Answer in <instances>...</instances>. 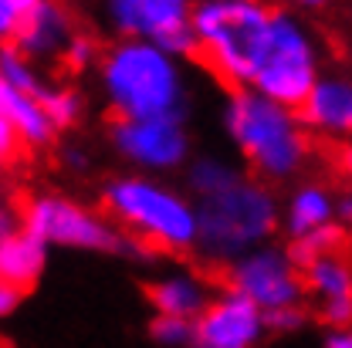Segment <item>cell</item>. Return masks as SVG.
<instances>
[{
	"label": "cell",
	"mask_w": 352,
	"mask_h": 348,
	"mask_svg": "<svg viewBox=\"0 0 352 348\" xmlns=\"http://www.w3.org/2000/svg\"><path fill=\"white\" fill-rule=\"evenodd\" d=\"M7 3H14V7L21 10V14H28V10H31V7H34L38 0H7Z\"/></svg>",
	"instance_id": "obj_35"
},
{
	"label": "cell",
	"mask_w": 352,
	"mask_h": 348,
	"mask_svg": "<svg viewBox=\"0 0 352 348\" xmlns=\"http://www.w3.org/2000/svg\"><path fill=\"white\" fill-rule=\"evenodd\" d=\"M322 75L325 71H322V41H318V34L295 10L274 7L251 88L267 95L271 102L298 108Z\"/></svg>",
	"instance_id": "obj_6"
},
{
	"label": "cell",
	"mask_w": 352,
	"mask_h": 348,
	"mask_svg": "<svg viewBox=\"0 0 352 348\" xmlns=\"http://www.w3.org/2000/svg\"><path fill=\"white\" fill-rule=\"evenodd\" d=\"M105 27L116 41H146L170 54H197L193 7L197 0H98Z\"/></svg>",
	"instance_id": "obj_8"
},
{
	"label": "cell",
	"mask_w": 352,
	"mask_h": 348,
	"mask_svg": "<svg viewBox=\"0 0 352 348\" xmlns=\"http://www.w3.org/2000/svg\"><path fill=\"white\" fill-rule=\"evenodd\" d=\"M274 7L267 0H197L193 47L230 88H251Z\"/></svg>",
	"instance_id": "obj_5"
},
{
	"label": "cell",
	"mask_w": 352,
	"mask_h": 348,
	"mask_svg": "<svg viewBox=\"0 0 352 348\" xmlns=\"http://www.w3.org/2000/svg\"><path fill=\"white\" fill-rule=\"evenodd\" d=\"M339 223H342V227L352 233V186L342 193V196H339Z\"/></svg>",
	"instance_id": "obj_32"
},
{
	"label": "cell",
	"mask_w": 352,
	"mask_h": 348,
	"mask_svg": "<svg viewBox=\"0 0 352 348\" xmlns=\"http://www.w3.org/2000/svg\"><path fill=\"white\" fill-rule=\"evenodd\" d=\"M149 338L163 348H190L193 345V321L156 314V318L149 321Z\"/></svg>",
	"instance_id": "obj_23"
},
{
	"label": "cell",
	"mask_w": 352,
	"mask_h": 348,
	"mask_svg": "<svg viewBox=\"0 0 352 348\" xmlns=\"http://www.w3.org/2000/svg\"><path fill=\"white\" fill-rule=\"evenodd\" d=\"M61 156H65V166H72V170H85L88 166V159H85L82 149H65Z\"/></svg>",
	"instance_id": "obj_34"
},
{
	"label": "cell",
	"mask_w": 352,
	"mask_h": 348,
	"mask_svg": "<svg viewBox=\"0 0 352 348\" xmlns=\"http://www.w3.org/2000/svg\"><path fill=\"white\" fill-rule=\"evenodd\" d=\"M248 176V170L230 159V156H220V152H200L186 163L183 179H186V189L193 200H204V196H214L220 189H230L234 183H241Z\"/></svg>",
	"instance_id": "obj_19"
},
{
	"label": "cell",
	"mask_w": 352,
	"mask_h": 348,
	"mask_svg": "<svg viewBox=\"0 0 352 348\" xmlns=\"http://www.w3.org/2000/svg\"><path fill=\"white\" fill-rule=\"evenodd\" d=\"M24 230L34 233L44 247L61 251H88V254H146L139 240L126 237V230L102 210H91L88 203L65 196V193H34L24 210Z\"/></svg>",
	"instance_id": "obj_7"
},
{
	"label": "cell",
	"mask_w": 352,
	"mask_h": 348,
	"mask_svg": "<svg viewBox=\"0 0 352 348\" xmlns=\"http://www.w3.org/2000/svg\"><path fill=\"white\" fill-rule=\"evenodd\" d=\"M109 142L132 173L166 176L186 170L193 139L183 119H112Z\"/></svg>",
	"instance_id": "obj_10"
},
{
	"label": "cell",
	"mask_w": 352,
	"mask_h": 348,
	"mask_svg": "<svg viewBox=\"0 0 352 348\" xmlns=\"http://www.w3.org/2000/svg\"><path fill=\"white\" fill-rule=\"evenodd\" d=\"M264 335H267V321L261 308H254L234 291H223L193 321L190 348H258Z\"/></svg>",
	"instance_id": "obj_11"
},
{
	"label": "cell",
	"mask_w": 352,
	"mask_h": 348,
	"mask_svg": "<svg viewBox=\"0 0 352 348\" xmlns=\"http://www.w3.org/2000/svg\"><path fill=\"white\" fill-rule=\"evenodd\" d=\"M149 305L163 318H183V321H197L210 301H214V288L204 274L190 270V267H170L160 277L149 281L146 291Z\"/></svg>",
	"instance_id": "obj_15"
},
{
	"label": "cell",
	"mask_w": 352,
	"mask_h": 348,
	"mask_svg": "<svg viewBox=\"0 0 352 348\" xmlns=\"http://www.w3.org/2000/svg\"><path fill=\"white\" fill-rule=\"evenodd\" d=\"M339 227V196L325 183H302L281 203V230L288 240Z\"/></svg>",
	"instance_id": "obj_16"
},
{
	"label": "cell",
	"mask_w": 352,
	"mask_h": 348,
	"mask_svg": "<svg viewBox=\"0 0 352 348\" xmlns=\"http://www.w3.org/2000/svg\"><path fill=\"white\" fill-rule=\"evenodd\" d=\"M197 203V254L204 261L227 267L237 257L271 244L281 230V200L258 176H244L230 189Z\"/></svg>",
	"instance_id": "obj_4"
},
{
	"label": "cell",
	"mask_w": 352,
	"mask_h": 348,
	"mask_svg": "<svg viewBox=\"0 0 352 348\" xmlns=\"http://www.w3.org/2000/svg\"><path fill=\"white\" fill-rule=\"evenodd\" d=\"M75 34H78L75 31V17H72V10L61 0H38L21 17L17 34H14L10 44L24 58L41 65V61H61Z\"/></svg>",
	"instance_id": "obj_12"
},
{
	"label": "cell",
	"mask_w": 352,
	"mask_h": 348,
	"mask_svg": "<svg viewBox=\"0 0 352 348\" xmlns=\"http://www.w3.org/2000/svg\"><path fill=\"white\" fill-rule=\"evenodd\" d=\"M38 102H41L44 115L51 119L54 129H72V126H78V119H82V112H85L82 95L72 85H54V82H51Z\"/></svg>",
	"instance_id": "obj_22"
},
{
	"label": "cell",
	"mask_w": 352,
	"mask_h": 348,
	"mask_svg": "<svg viewBox=\"0 0 352 348\" xmlns=\"http://www.w3.org/2000/svg\"><path fill=\"white\" fill-rule=\"evenodd\" d=\"M342 244H346V227H329V230H318V233H308L298 240H288V254L292 261L305 270L308 264L322 261L329 254H342Z\"/></svg>",
	"instance_id": "obj_21"
},
{
	"label": "cell",
	"mask_w": 352,
	"mask_h": 348,
	"mask_svg": "<svg viewBox=\"0 0 352 348\" xmlns=\"http://www.w3.org/2000/svg\"><path fill=\"white\" fill-rule=\"evenodd\" d=\"M98 58H102L98 41L91 34H85V31H78L72 38V44H68V51H65L61 61H65L68 71H88V68H98Z\"/></svg>",
	"instance_id": "obj_24"
},
{
	"label": "cell",
	"mask_w": 352,
	"mask_h": 348,
	"mask_svg": "<svg viewBox=\"0 0 352 348\" xmlns=\"http://www.w3.org/2000/svg\"><path fill=\"white\" fill-rule=\"evenodd\" d=\"M223 281H227V291L248 298L264 314L302 308L308 298L302 267L292 261L288 247H278V244H264L258 251L237 257L234 264H227Z\"/></svg>",
	"instance_id": "obj_9"
},
{
	"label": "cell",
	"mask_w": 352,
	"mask_h": 348,
	"mask_svg": "<svg viewBox=\"0 0 352 348\" xmlns=\"http://www.w3.org/2000/svg\"><path fill=\"white\" fill-rule=\"evenodd\" d=\"M0 75L14 88H21V91H28L34 98H41L44 91H47V85H51L41 75V68L31 58H24L14 44H0Z\"/></svg>",
	"instance_id": "obj_20"
},
{
	"label": "cell",
	"mask_w": 352,
	"mask_h": 348,
	"mask_svg": "<svg viewBox=\"0 0 352 348\" xmlns=\"http://www.w3.org/2000/svg\"><path fill=\"white\" fill-rule=\"evenodd\" d=\"M322 348H352V328H329Z\"/></svg>",
	"instance_id": "obj_30"
},
{
	"label": "cell",
	"mask_w": 352,
	"mask_h": 348,
	"mask_svg": "<svg viewBox=\"0 0 352 348\" xmlns=\"http://www.w3.org/2000/svg\"><path fill=\"white\" fill-rule=\"evenodd\" d=\"M44 267H47V247L34 233L21 230L0 244V281L28 291L31 284H38Z\"/></svg>",
	"instance_id": "obj_18"
},
{
	"label": "cell",
	"mask_w": 352,
	"mask_h": 348,
	"mask_svg": "<svg viewBox=\"0 0 352 348\" xmlns=\"http://www.w3.org/2000/svg\"><path fill=\"white\" fill-rule=\"evenodd\" d=\"M102 207L142 247L166 254L197 251V203L163 176H112L102 186Z\"/></svg>",
	"instance_id": "obj_3"
},
{
	"label": "cell",
	"mask_w": 352,
	"mask_h": 348,
	"mask_svg": "<svg viewBox=\"0 0 352 348\" xmlns=\"http://www.w3.org/2000/svg\"><path fill=\"white\" fill-rule=\"evenodd\" d=\"M21 301H24V291L14 288V284H7V281H0V318L14 314L21 308Z\"/></svg>",
	"instance_id": "obj_29"
},
{
	"label": "cell",
	"mask_w": 352,
	"mask_h": 348,
	"mask_svg": "<svg viewBox=\"0 0 352 348\" xmlns=\"http://www.w3.org/2000/svg\"><path fill=\"white\" fill-rule=\"evenodd\" d=\"M98 91L116 119H183L190 112V75L179 54L146 41L102 47Z\"/></svg>",
	"instance_id": "obj_1"
},
{
	"label": "cell",
	"mask_w": 352,
	"mask_h": 348,
	"mask_svg": "<svg viewBox=\"0 0 352 348\" xmlns=\"http://www.w3.org/2000/svg\"><path fill=\"white\" fill-rule=\"evenodd\" d=\"M305 291L315 301L318 318L329 328H352V261L346 254H329L308 264Z\"/></svg>",
	"instance_id": "obj_14"
},
{
	"label": "cell",
	"mask_w": 352,
	"mask_h": 348,
	"mask_svg": "<svg viewBox=\"0 0 352 348\" xmlns=\"http://www.w3.org/2000/svg\"><path fill=\"white\" fill-rule=\"evenodd\" d=\"M0 119L17 132L21 142L31 146V149L51 146V139H54V132H58L51 126V119L44 115L41 102H38L34 95L14 88L3 75H0Z\"/></svg>",
	"instance_id": "obj_17"
},
{
	"label": "cell",
	"mask_w": 352,
	"mask_h": 348,
	"mask_svg": "<svg viewBox=\"0 0 352 348\" xmlns=\"http://www.w3.org/2000/svg\"><path fill=\"white\" fill-rule=\"evenodd\" d=\"M21 149H24L21 135L0 119V173H3V170H10V166L21 159Z\"/></svg>",
	"instance_id": "obj_26"
},
{
	"label": "cell",
	"mask_w": 352,
	"mask_h": 348,
	"mask_svg": "<svg viewBox=\"0 0 352 348\" xmlns=\"http://www.w3.org/2000/svg\"><path fill=\"white\" fill-rule=\"evenodd\" d=\"M285 10H322V7H329L332 0H278Z\"/></svg>",
	"instance_id": "obj_33"
},
{
	"label": "cell",
	"mask_w": 352,
	"mask_h": 348,
	"mask_svg": "<svg viewBox=\"0 0 352 348\" xmlns=\"http://www.w3.org/2000/svg\"><path fill=\"white\" fill-rule=\"evenodd\" d=\"M298 119L308 132L332 139V142H349L352 139V75L325 71L308 98L298 105Z\"/></svg>",
	"instance_id": "obj_13"
},
{
	"label": "cell",
	"mask_w": 352,
	"mask_h": 348,
	"mask_svg": "<svg viewBox=\"0 0 352 348\" xmlns=\"http://www.w3.org/2000/svg\"><path fill=\"white\" fill-rule=\"evenodd\" d=\"M21 10L14 7V3H7V0H0V44H10L14 41V34H17V24H21Z\"/></svg>",
	"instance_id": "obj_28"
},
{
	"label": "cell",
	"mask_w": 352,
	"mask_h": 348,
	"mask_svg": "<svg viewBox=\"0 0 352 348\" xmlns=\"http://www.w3.org/2000/svg\"><path fill=\"white\" fill-rule=\"evenodd\" d=\"M220 126L241 152L244 170L261 183H288L308 166L311 132L302 126L298 108L271 102L254 88L227 91L220 105Z\"/></svg>",
	"instance_id": "obj_2"
},
{
	"label": "cell",
	"mask_w": 352,
	"mask_h": 348,
	"mask_svg": "<svg viewBox=\"0 0 352 348\" xmlns=\"http://www.w3.org/2000/svg\"><path fill=\"white\" fill-rule=\"evenodd\" d=\"M264 321H267V332H274V335H292V332H298V328L305 325L308 314H305V308H285V311L264 314Z\"/></svg>",
	"instance_id": "obj_25"
},
{
	"label": "cell",
	"mask_w": 352,
	"mask_h": 348,
	"mask_svg": "<svg viewBox=\"0 0 352 348\" xmlns=\"http://www.w3.org/2000/svg\"><path fill=\"white\" fill-rule=\"evenodd\" d=\"M336 166L342 170V176H346V179H352V139L339 146V152H336Z\"/></svg>",
	"instance_id": "obj_31"
},
{
	"label": "cell",
	"mask_w": 352,
	"mask_h": 348,
	"mask_svg": "<svg viewBox=\"0 0 352 348\" xmlns=\"http://www.w3.org/2000/svg\"><path fill=\"white\" fill-rule=\"evenodd\" d=\"M24 230V220H21V210L7 200V196H0V244L3 240H10L14 233H21Z\"/></svg>",
	"instance_id": "obj_27"
}]
</instances>
